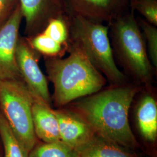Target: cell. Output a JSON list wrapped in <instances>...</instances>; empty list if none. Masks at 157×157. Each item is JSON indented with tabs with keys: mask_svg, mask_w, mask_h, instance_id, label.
Wrapping results in <instances>:
<instances>
[{
	"mask_svg": "<svg viewBox=\"0 0 157 157\" xmlns=\"http://www.w3.org/2000/svg\"><path fill=\"white\" fill-rule=\"evenodd\" d=\"M108 35L114 59L122 72L135 83L151 87L157 70L148 57L146 41L135 11L130 9L111 22Z\"/></svg>",
	"mask_w": 157,
	"mask_h": 157,
	"instance_id": "3",
	"label": "cell"
},
{
	"mask_svg": "<svg viewBox=\"0 0 157 157\" xmlns=\"http://www.w3.org/2000/svg\"><path fill=\"white\" fill-rule=\"evenodd\" d=\"M39 55L28 40L19 39L16 59L21 78L35 97L50 105L52 99L47 78L39 65Z\"/></svg>",
	"mask_w": 157,
	"mask_h": 157,
	"instance_id": "6",
	"label": "cell"
},
{
	"mask_svg": "<svg viewBox=\"0 0 157 157\" xmlns=\"http://www.w3.org/2000/svg\"><path fill=\"white\" fill-rule=\"evenodd\" d=\"M23 18L19 4L0 28V80L22 78L17 65L16 49Z\"/></svg>",
	"mask_w": 157,
	"mask_h": 157,
	"instance_id": "7",
	"label": "cell"
},
{
	"mask_svg": "<svg viewBox=\"0 0 157 157\" xmlns=\"http://www.w3.org/2000/svg\"><path fill=\"white\" fill-rule=\"evenodd\" d=\"M136 19L146 41L150 60L152 66L157 70V26L148 22L143 17H136Z\"/></svg>",
	"mask_w": 157,
	"mask_h": 157,
	"instance_id": "17",
	"label": "cell"
},
{
	"mask_svg": "<svg viewBox=\"0 0 157 157\" xmlns=\"http://www.w3.org/2000/svg\"><path fill=\"white\" fill-rule=\"evenodd\" d=\"M0 136L4 149V157H28V153L13 133L3 115L0 113Z\"/></svg>",
	"mask_w": 157,
	"mask_h": 157,
	"instance_id": "14",
	"label": "cell"
},
{
	"mask_svg": "<svg viewBox=\"0 0 157 157\" xmlns=\"http://www.w3.org/2000/svg\"><path fill=\"white\" fill-rule=\"evenodd\" d=\"M28 157H80L78 151L62 141L44 143L34 147Z\"/></svg>",
	"mask_w": 157,
	"mask_h": 157,
	"instance_id": "16",
	"label": "cell"
},
{
	"mask_svg": "<svg viewBox=\"0 0 157 157\" xmlns=\"http://www.w3.org/2000/svg\"><path fill=\"white\" fill-rule=\"evenodd\" d=\"M142 89L141 84L130 81L111 85L66 106L89 124L96 135L122 147L136 148L138 143L130 126L129 114Z\"/></svg>",
	"mask_w": 157,
	"mask_h": 157,
	"instance_id": "1",
	"label": "cell"
},
{
	"mask_svg": "<svg viewBox=\"0 0 157 157\" xmlns=\"http://www.w3.org/2000/svg\"><path fill=\"white\" fill-rule=\"evenodd\" d=\"M137 123L146 140L153 142L157 137V102L148 92L141 95L135 108Z\"/></svg>",
	"mask_w": 157,
	"mask_h": 157,
	"instance_id": "12",
	"label": "cell"
},
{
	"mask_svg": "<svg viewBox=\"0 0 157 157\" xmlns=\"http://www.w3.org/2000/svg\"><path fill=\"white\" fill-rule=\"evenodd\" d=\"M54 112L58 122L61 141L69 147L78 151L96 135L89 124L67 108Z\"/></svg>",
	"mask_w": 157,
	"mask_h": 157,
	"instance_id": "10",
	"label": "cell"
},
{
	"mask_svg": "<svg viewBox=\"0 0 157 157\" xmlns=\"http://www.w3.org/2000/svg\"><path fill=\"white\" fill-rule=\"evenodd\" d=\"M69 15L96 23L111 22L130 10V0H63Z\"/></svg>",
	"mask_w": 157,
	"mask_h": 157,
	"instance_id": "8",
	"label": "cell"
},
{
	"mask_svg": "<svg viewBox=\"0 0 157 157\" xmlns=\"http://www.w3.org/2000/svg\"><path fill=\"white\" fill-rule=\"evenodd\" d=\"M67 52L69 56L65 58L46 56L45 59L48 78L54 86L51 99L59 108L99 91L108 82L78 48L69 46Z\"/></svg>",
	"mask_w": 157,
	"mask_h": 157,
	"instance_id": "2",
	"label": "cell"
},
{
	"mask_svg": "<svg viewBox=\"0 0 157 157\" xmlns=\"http://www.w3.org/2000/svg\"><path fill=\"white\" fill-rule=\"evenodd\" d=\"M78 151L80 157H136L122 147L97 135Z\"/></svg>",
	"mask_w": 157,
	"mask_h": 157,
	"instance_id": "13",
	"label": "cell"
},
{
	"mask_svg": "<svg viewBox=\"0 0 157 157\" xmlns=\"http://www.w3.org/2000/svg\"><path fill=\"white\" fill-rule=\"evenodd\" d=\"M19 4L18 0H0V26L5 23Z\"/></svg>",
	"mask_w": 157,
	"mask_h": 157,
	"instance_id": "19",
	"label": "cell"
},
{
	"mask_svg": "<svg viewBox=\"0 0 157 157\" xmlns=\"http://www.w3.org/2000/svg\"><path fill=\"white\" fill-rule=\"evenodd\" d=\"M26 22V32L32 37L41 32L51 19L68 14L63 0H18Z\"/></svg>",
	"mask_w": 157,
	"mask_h": 157,
	"instance_id": "9",
	"label": "cell"
},
{
	"mask_svg": "<svg viewBox=\"0 0 157 157\" xmlns=\"http://www.w3.org/2000/svg\"><path fill=\"white\" fill-rule=\"evenodd\" d=\"M69 46L81 51L111 85L124 84L130 79L114 59L108 35V25L93 22L82 17L67 15Z\"/></svg>",
	"mask_w": 157,
	"mask_h": 157,
	"instance_id": "4",
	"label": "cell"
},
{
	"mask_svg": "<svg viewBox=\"0 0 157 157\" xmlns=\"http://www.w3.org/2000/svg\"><path fill=\"white\" fill-rule=\"evenodd\" d=\"M32 111L36 136L44 143L61 141L58 120L50 105L36 98Z\"/></svg>",
	"mask_w": 157,
	"mask_h": 157,
	"instance_id": "11",
	"label": "cell"
},
{
	"mask_svg": "<svg viewBox=\"0 0 157 157\" xmlns=\"http://www.w3.org/2000/svg\"><path fill=\"white\" fill-rule=\"evenodd\" d=\"M36 98L22 78L0 80L3 115L28 154L36 143L32 111Z\"/></svg>",
	"mask_w": 157,
	"mask_h": 157,
	"instance_id": "5",
	"label": "cell"
},
{
	"mask_svg": "<svg viewBox=\"0 0 157 157\" xmlns=\"http://www.w3.org/2000/svg\"><path fill=\"white\" fill-rule=\"evenodd\" d=\"M29 42L35 50L47 57L62 58L67 52V48L51 39L43 32L30 37Z\"/></svg>",
	"mask_w": 157,
	"mask_h": 157,
	"instance_id": "15",
	"label": "cell"
},
{
	"mask_svg": "<svg viewBox=\"0 0 157 157\" xmlns=\"http://www.w3.org/2000/svg\"><path fill=\"white\" fill-rule=\"evenodd\" d=\"M130 8L137 11L148 22L157 26V0H130Z\"/></svg>",
	"mask_w": 157,
	"mask_h": 157,
	"instance_id": "18",
	"label": "cell"
}]
</instances>
